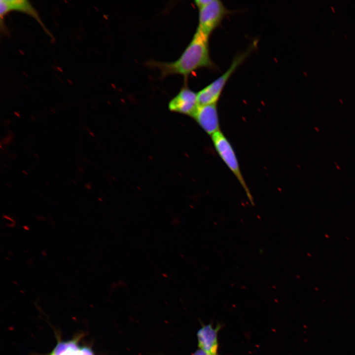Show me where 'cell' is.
Returning a JSON list of instances; mask_svg holds the SVG:
<instances>
[{
  "mask_svg": "<svg viewBox=\"0 0 355 355\" xmlns=\"http://www.w3.org/2000/svg\"></svg>",
  "mask_w": 355,
  "mask_h": 355,
  "instance_id": "obj_16",
  "label": "cell"
},
{
  "mask_svg": "<svg viewBox=\"0 0 355 355\" xmlns=\"http://www.w3.org/2000/svg\"><path fill=\"white\" fill-rule=\"evenodd\" d=\"M209 40V37L197 29L192 40L177 60L170 63L149 60L146 65L158 69L161 77L173 74L187 76L202 68L215 71L217 67L211 58Z\"/></svg>",
  "mask_w": 355,
  "mask_h": 355,
  "instance_id": "obj_1",
  "label": "cell"
},
{
  "mask_svg": "<svg viewBox=\"0 0 355 355\" xmlns=\"http://www.w3.org/2000/svg\"><path fill=\"white\" fill-rule=\"evenodd\" d=\"M339 101L341 102V103H342V100H341V99H339Z\"/></svg>",
  "mask_w": 355,
  "mask_h": 355,
  "instance_id": "obj_15",
  "label": "cell"
},
{
  "mask_svg": "<svg viewBox=\"0 0 355 355\" xmlns=\"http://www.w3.org/2000/svg\"><path fill=\"white\" fill-rule=\"evenodd\" d=\"M221 327L220 324L215 327L212 324L203 325L197 332L199 348L212 355H217L218 348V333Z\"/></svg>",
  "mask_w": 355,
  "mask_h": 355,
  "instance_id": "obj_7",
  "label": "cell"
},
{
  "mask_svg": "<svg viewBox=\"0 0 355 355\" xmlns=\"http://www.w3.org/2000/svg\"><path fill=\"white\" fill-rule=\"evenodd\" d=\"M79 338L59 341L48 355H62L69 350L79 347Z\"/></svg>",
  "mask_w": 355,
  "mask_h": 355,
  "instance_id": "obj_9",
  "label": "cell"
},
{
  "mask_svg": "<svg viewBox=\"0 0 355 355\" xmlns=\"http://www.w3.org/2000/svg\"><path fill=\"white\" fill-rule=\"evenodd\" d=\"M78 355H95L92 349L88 346L80 347Z\"/></svg>",
  "mask_w": 355,
  "mask_h": 355,
  "instance_id": "obj_10",
  "label": "cell"
},
{
  "mask_svg": "<svg viewBox=\"0 0 355 355\" xmlns=\"http://www.w3.org/2000/svg\"><path fill=\"white\" fill-rule=\"evenodd\" d=\"M232 13L221 1L211 0L208 4L199 9L197 29L210 37L211 34L220 25L225 17Z\"/></svg>",
  "mask_w": 355,
  "mask_h": 355,
  "instance_id": "obj_4",
  "label": "cell"
},
{
  "mask_svg": "<svg viewBox=\"0 0 355 355\" xmlns=\"http://www.w3.org/2000/svg\"><path fill=\"white\" fill-rule=\"evenodd\" d=\"M0 15L2 18L4 15L11 10L23 12L35 18L41 26H43L36 10L31 4L25 0H0Z\"/></svg>",
  "mask_w": 355,
  "mask_h": 355,
  "instance_id": "obj_8",
  "label": "cell"
},
{
  "mask_svg": "<svg viewBox=\"0 0 355 355\" xmlns=\"http://www.w3.org/2000/svg\"><path fill=\"white\" fill-rule=\"evenodd\" d=\"M192 355H212L202 349H198Z\"/></svg>",
  "mask_w": 355,
  "mask_h": 355,
  "instance_id": "obj_13",
  "label": "cell"
},
{
  "mask_svg": "<svg viewBox=\"0 0 355 355\" xmlns=\"http://www.w3.org/2000/svg\"><path fill=\"white\" fill-rule=\"evenodd\" d=\"M198 106L197 93L185 85L170 101L169 108L171 111L192 116Z\"/></svg>",
  "mask_w": 355,
  "mask_h": 355,
  "instance_id": "obj_6",
  "label": "cell"
},
{
  "mask_svg": "<svg viewBox=\"0 0 355 355\" xmlns=\"http://www.w3.org/2000/svg\"><path fill=\"white\" fill-rule=\"evenodd\" d=\"M331 8L332 9V10H333V12L335 11V10L334 9L333 7L331 6Z\"/></svg>",
  "mask_w": 355,
  "mask_h": 355,
  "instance_id": "obj_14",
  "label": "cell"
},
{
  "mask_svg": "<svg viewBox=\"0 0 355 355\" xmlns=\"http://www.w3.org/2000/svg\"><path fill=\"white\" fill-rule=\"evenodd\" d=\"M212 139L218 155L237 178L250 202L254 205L252 196L242 175L237 158L230 143L220 131L212 135Z\"/></svg>",
  "mask_w": 355,
  "mask_h": 355,
  "instance_id": "obj_3",
  "label": "cell"
},
{
  "mask_svg": "<svg viewBox=\"0 0 355 355\" xmlns=\"http://www.w3.org/2000/svg\"><path fill=\"white\" fill-rule=\"evenodd\" d=\"M216 104L199 105L191 116L207 133L211 135L219 131Z\"/></svg>",
  "mask_w": 355,
  "mask_h": 355,
  "instance_id": "obj_5",
  "label": "cell"
},
{
  "mask_svg": "<svg viewBox=\"0 0 355 355\" xmlns=\"http://www.w3.org/2000/svg\"><path fill=\"white\" fill-rule=\"evenodd\" d=\"M80 347H77L71 349L63 354L62 355H78V351Z\"/></svg>",
  "mask_w": 355,
  "mask_h": 355,
  "instance_id": "obj_12",
  "label": "cell"
},
{
  "mask_svg": "<svg viewBox=\"0 0 355 355\" xmlns=\"http://www.w3.org/2000/svg\"><path fill=\"white\" fill-rule=\"evenodd\" d=\"M211 0H196L194 1V3L198 9L208 4Z\"/></svg>",
  "mask_w": 355,
  "mask_h": 355,
  "instance_id": "obj_11",
  "label": "cell"
},
{
  "mask_svg": "<svg viewBox=\"0 0 355 355\" xmlns=\"http://www.w3.org/2000/svg\"><path fill=\"white\" fill-rule=\"evenodd\" d=\"M257 44V41L255 40L247 50L236 56L230 66L224 73L197 93L199 106L217 103L232 74L254 50Z\"/></svg>",
  "mask_w": 355,
  "mask_h": 355,
  "instance_id": "obj_2",
  "label": "cell"
}]
</instances>
